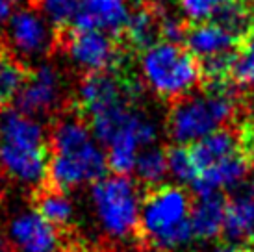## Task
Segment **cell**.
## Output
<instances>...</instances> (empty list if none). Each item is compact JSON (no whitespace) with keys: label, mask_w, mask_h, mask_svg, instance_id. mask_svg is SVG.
<instances>
[{"label":"cell","mask_w":254,"mask_h":252,"mask_svg":"<svg viewBox=\"0 0 254 252\" xmlns=\"http://www.w3.org/2000/svg\"><path fill=\"white\" fill-rule=\"evenodd\" d=\"M193 238L190 219H184L180 223L169 226L167 230L160 232L156 236H150L141 243L143 249H156V251H171L177 247L188 243Z\"/></svg>","instance_id":"cell-20"},{"label":"cell","mask_w":254,"mask_h":252,"mask_svg":"<svg viewBox=\"0 0 254 252\" xmlns=\"http://www.w3.org/2000/svg\"><path fill=\"white\" fill-rule=\"evenodd\" d=\"M0 252H17L9 238H6L2 232H0Z\"/></svg>","instance_id":"cell-27"},{"label":"cell","mask_w":254,"mask_h":252,"mask_svg":"<svg viewBox=\"0 0 254 252\" xmlns=\"http://www.w3.org/2000/svg\"><path fill=\"white\" fill-rule=\"evenodd\" d=\"M240 41L230 35L225 28L219 24L208 22H197L188 26L186 39H184V49L191 52L197 60L223 54V52H232L238 49Z\"/></svg>","instance_id":"cell-10"},{"label":"cell","mask_w":254,"mask_h":252,"mask_svg":"<svg viewBox=\"0 0 254 252\" xmlns=\"http://www.w3.org/2000/svg\"><path fill=\"white\" fill-rule=\"evenodd\" d=\"M212 22L219 24L230 35H234L238 41H241V37L247 34L254 22L253 7L245 4L243 0H234L230 4L219 7L217 13L212 17Z\"/></svg>","instance_id":"cell-17"},{"label":"cell","mask_w":254,"mask_h":252,"mask_svg":"<svg viewBox=\"0 0 254 252\" xmlns=\"http://www.w3.org/2000/svg\"><path fill=\"white\" fill-rule=\"evenodd\" d=\"M125 35L135 50L147 52L156 43H160V13L148 4H139L130 15Z\"/></svg>","instance_id":"cell-14"},{"label":"cell","mask_w":254,"mask_h":252,"mask_svg":"<svg viewBox=\"0 0 254 252\" xmlns=\"http://www.w3.org/2000/svg\"><path fill=\"white\" fill-rule=\"evenodd\" d=\"M9 45L24 58L47 56L56 45V32L49 21L34 9H21L11 15L6 28Z\"/></svg>","instance_id":"cell-7"},{"label":"cell","mask_w":254,"mask_h":252,"mask_svg":"<svg viewBox=\"0 0 254 252\" xmlns=\"http://www.w3.org/2000/svg\"><path fill=\"white\" fill-rule=\"evenodd\" d=\"M238 98L226 82L202 84V95H186L173 104L167 115V132L175 145H193L232 121Z\"/></svg>","instance_id":"cell-1"},{"label":"cell","mask_w":254,"mask_h":252,"mask_svg":"<svg viewBox=\"0 0 254 252\" xmlns=\"http://www.w3.org/2000/svg\"><path fill=\"white\" fill-rule=\"evenodd\" d=\"M30 202L34 206V211L47 221L50 226L58 230H74L72 226V208L71 200L67 198V193L54 188L43 180L39 186L32 189Z\"/></svg>","instance_id":"cell-12"},{"label":"cell","mask_w":254,"mask_h":252,"mask_svg":"<svg viewBox=\"0 0 254 252\" xmlns=\"http://www.w3.org/2000/svg\"><path fill=\"white\" fill-rule=\"evenodd\" d=\"M190 150L197 171L202 173L206 169L217 165L219 161H223L226 158H230V156L241 152L238 128H234V126H223V128L212 132L210 135H206L204 139L190 145Z\"/></svg>","instance_id":"cell-11"},{"label":"cell","mask_w":254,"mask_h":252,"mask_svg":"<svg viewBox=\"0 0 254 252\" xmlns=\"http://www.w3.org/2000/svg\"><path fill=\"white\" fill-rule=\"evenodd\" d=\"M60 93L62 80L58 70L49 63H43L37 69L30 70L28 80L24 82L13 102L17 112L34 117L52 112L60 102Z\"/></svg>","instance_id":"cell-8"},{"label":"cell","mask_w":254,"mask_h":252,"mask_svg":"<svg viewBox=\"0 0 254 252\" xmlns=\"http://www.w3.org/2000/svg\"><path fill=\"white\" fill-rule=\"evenodd\" d=\"M130 15L128 0H80L72 30L102 32L115 37L125 32Z\"/></svg>","instance_id":"cell-9"},{"label":"cell","mask_w":254,"mask_h":252,"mask_svg":"<svg viewBox=\"0 0 254 252\" xmlns=\"http://www.w3.org/2000/svg\"><path fill=\"white\" fill-rule=\"evenodd\" d=\"M30 69L4 45L0 47V110L13 102L24 82L28 80Z\"/></svg>","instance_id":"cell-15"},{"label":"cell","mask_w":254,"mask_h":252,"mask_svg":"<svg viewBox=\"0 0 254 252\" xmlns=\"http://www.w3.org/2000/svg\"><path fill=\"white\" fill-rule=\"evenodd\" d=\"M141 72L148 87L163 98H182L200 82V65L191 52L160 41L143 52Z\"/></svg>","instance_id":"cell-2"},{"label":"cell","mask_w":254,"mask_h":252,"mask_svg":"<svg viewBox=\"0 0 254 252\" xmlns=\"http://www.w3.org/2000/svg\"><path fill=\"white\" fill-rule=\"evenodd\" d=\"M11 2H17V0H11Z\"/></svg>","instance_id":"cell-32"},{"label":"cell","mask_w":254,"mask_h":252,"mask_svg":"<svg viewBox=\"0 0 254 252\" xmlns=\"http://www.w3.org/2000/svg\"><path fill=\"white\" fill-rule=\"evenodd\" d=\"M243 2H245V4H249V6H251V7L254 6V0H243Z\"/></svg>","instance_id":"cell-30"},{"label":"cell","mask_w":254,"mask_h":252,"mask_svg":"<svg viewBox=\"0 0 254 252\" xmlns=\"http://www.w3.org/2000/svg\"><path fill=\"white\" fill-rule=\"evenodd\" d=\"M135 175L137 180L145 186V188H154V186H162L163 176L167 175V156H165V148L160 147H147L137 154L135 160Z\"/></svg>","instance_id":"cell-18"},{"label":"cell","mask_w":254,"mask_h":252,"mask_svg":"<svg viewBox=\"0 0 254 252\" xmlns=\"http://www.w3.org/2000/svg\"><path fill=\"white\" fill-rule=\"evenodd\" d=\"M143 210L139 211V232L137 243L150 236L167 230L169 226L180 223L184 219H190L191 208L195 202V193L178 186H154L143 188L141 195Z\"/></svg>","instance_id":"cell-4"},{"label":"cell","mask_w":254,"mask_h":252,"mask_svg":"<svg viewBox=\"0 0 254 252\" xmlns=\"http://www.w3.org/2000/svg\"><path fill=\"white\" fill-rule=\"evenodd\" d=\"M64 32V45L67 54L85 72L115 70L125 60L119 43L112 35L72 28Z\"/></svg>","instance_id":"cell-6"},{"label":"cell","mask_w":254,"mask_h":252,"mask_svg":"<svg viewBox=\"0 0 254 252\" xmlns=\"http://www.w3.org/2000/svg\"><path fill=\"white\" fill-rule=\"evenodd\" d=\"M2 173H0V202H2V198H4V195H6V188H4V184H2Z\"/></svg>","instance_id":"cell-28"},{"label":"cell","mask_w":254,"mask_h":252,"mask_svg":"<svg viewBox=\"0 0 254 252\" xmlns=\"http://www.w3.org/2000/svg\"><path fill=\"white\" fill-rule=\"evenodd\" d=\"M254 232V198L251 196H228L225 211L223 236L228 241L253 238Z\"/></svg>","instance_id":"cell-16"},{"label":"cell","mask_w":254,"mask_h":252,"mask_svg":"<svg viewBox=\"0 0 254 252\" xmlns=\"http://www.w3.org/2000/svg\"><path fill=\"white\" fill-rule=\"evenodd\" d=\"M165 156H167V167L173 176L180 182L193 184V180L198 176V171L191 158L190 145H171L165 148Z\"/></svg>","instance_id":"cell-21"},{"label":"cell","mask_w":254,"mask_h":252,"mask_svg":"<svg viewBox=\"0 0 254 252\" xmlns=\"http://www.w3.org/2000/svg\"><path fill=\"white\" fill-rule=\"evenodd\" d=\"M215 252H247V249H245V245L240 247V245H234V243H223V245L217 247Z\"/></svg>","instance_id":"cell-26"},{"label":"cell","mask_w":254,"mask_h":252,"mask_svg":"<svg viewBox=\"0 0 254 252\" xmlns=\"http://www.w3.org/2000/svg\"><path fill=\"white\" fill-rule=\"evenodd\" d=\"M245 249H247V252H254V236L245 243Z\"/></svg>","instance_id":"cell-29"},{"label":"cell","mask_w":254,"mask_h":252,"mask_svg":"<svg viewBox=\"0 0 254 252\" xmlns=\"http://www.w3.org/2000/svg\"><path fill=\"white\" fill-rule=\"evenodd\" d=\"M93 200L104 228L112 236L137 239L139 232L137 191L128 176L113 175L93 184Z\"/></svg>","instance_id":"cell-3"},{"label":"cell","mask_w":254,"mask_h":252,"mask_svg":"<svg viewBox=\"0 0 254 252\" xmlns=\"http://www.w3.org/2000/svg\"><path fill=\"white\" fill-rule=\"evenodd\" d=\"M238 50H243V52H249L254 56V22L253 26L249 28V32L243 37H241L240 45H238Z\"/></svg>","instance_id":"cell-24"},{"label":"cell","mask_w":254,"mask_h":252,"mask_svg":"<svg viewBox=\"0 0 254 252\" xmlns=\"http://www.w3.org/2000/svg\"><path fill=\"white\" fill-rule=\"evenodd\" d=\"M139 85L134 80H125L117 72H85L80 80L76 95V113L85 121L121 106H132L139 95Z\"/></svg>","instance_id":"cell-5"},{"label":"cell","mask_w":254,"mask_h":252,"mask_svg":"<svg viewBox=\"0 0 254 252\" xmlns=\"http://www.w3.org/2000/svg\"><path fill=\"white\" fill-rule=\"evenodd\" d=\"M226 204H228V195L221 191L202 196L195 195V202L190 213L191 230L195 238L213 239L223 234Z\"/></svg>","instance_id":"cell-13"},{"label":"cell","mask_w":254,"mask_h":252,"mask_svg":"<svg viewBox=\"0 0 254 252\" xmlns=\"http://www.w3.org/2000/svg\"><path fill=\"white\" fill-rule=\"evenodd\" d=\"M230 80L238 87L249 89L254 87V56L243 50H236L232 67H230Z\"/></svg>","instance_id":"cell-23"},{"label":"cell","mask_w":254,"mask_h":252,"mask_svg":"<svg viewBox=\"0 0 254 252\" xmlns=\"http://www.w3.org/2000/svg\"><path fill=\"white\" fill-rule=\"evenodd\" d=\"M251 173H253V178H254V160H253V167H251ZM253 186H254V182H253Z\"/></svg>","instance_id":"cell-31"},{"label":"cell","mask_w":254,"mask_h":252,"mask_svg":"<svg viewBox=\"0 0 254 252\" xmlns=\"http://www.w3.org/2000/svg\"><path fill=\"white\" fill-rule=\"evenodd\" d=\"M13 15V2L11 0H0V26L6 24Z\"/></svg>","instance_id":"cell-25"},{"label":"cell","mask_w":254,"mask_h":252,"mask_svg":"<svg viewBox=\"0 0 254 252\" xmlns=\"http://www.w3.org/2000/svg\"><path fill=\"white\" fill-rule=\"evenodd\" d=\"M230 2L234 0H180V7L197 24V22L212 21V17L217 13L219 7L226 6Z\"/></svg>","instance_id":"cell-22"},{"label":"cell","mask_w":254,"mask_h":252,"mask_svg":"<svg viewBox=\"0 0 254 252\" xmlns=\"http://www.w3.org/2000/svg\"><path fill=\"white\" fill-rule=\"evenodd\" d=\"M34 6L56 30H67L72 24L80 0H34Z\"/></svg>","instance_id":"cell-19"}]
</instances>
